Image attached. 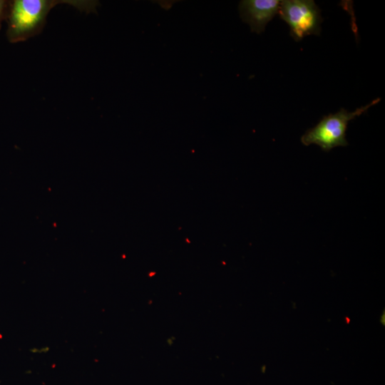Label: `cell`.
I'll return each mask as SVG.
<instances>
[{
    "instance_id": "277c9868",
    "label": "cell",
    "mask_w": 385,
    "mask_h": 385,
    "mask_svg": "<svg viewBox=\"0 0 385 385\" xmlns=\"http://www.w3.org/2000/svg\"><path fill=\"white\" fill-rule=\"evenodd\" d=\"M279 0H243L239 4L240 15L251 31L260 34L279 12Z\"/></svg>"
},
{
    "instance_id": "6da1fadb",
    "label": "cell",
    "mask_w": 385,
    "mask_h": 385,
    "mask_svg": "<svg viewBox=\"0 0 385 385\" xmlns=\"http://www.w3.org/2000/svg\"><path fill=\"white\" fill-rule=\"evenodd\" d=\"M66 4L87 13L96 11L97 1L90 0H11L6 18V37L18 43L39 34L49 11L56 5Z\"/></svg>"
},
{
    "instance_id": "3957f363",
    "label": "cell",
    "mask_w": 385,
    "mask_h": 385,
    "mask_svg": "<svg viewBox=\"0 0 385 385\" xmlns=\"http://www.w3.org/2000/svg\"><path fill=\"white\" fill-rule=\"evenodd\" d=\"M278 14L289 25L290 35L296 41L306 36L320 34L322 18L313 0L280 1Z\"/></svg>"
},
{
    "instance_id": "5b68a950",
    "label": "cell",
    "mask_w": 385,
    "mask_h": 385,
    "mask_svg": "<svg viewBox=\"0 0 385 385\" xmlns=\"http://www.w3.org/2000/svg\"><path fill=\"white\" fill-rule=\"evenodd\" d=\"M10 1L9 0H0V29L2 22L6 21L8 16Z\"/></svg>"
},
{
    "instance_id": "7a4b0ae2",
    "label": "cell",
    "mask_w": 385,
    "mask_h": 385,
    "mask_svg": "<svg viewBox=\"0 0 385 385\" xmlns=\"http://www.w3.org/2000/svg\"><path fill=\"white\" fill-rule=\"evenodd\" d=\"M379 101L380 98H376L354 111L341 108L335 113L323 116L314 127L307 130L301 137L302 143L306 146L316 144L325 152H329L337 146L348 145L346 130L349 122L366 113L369 108Z\"/></svg>"
}]
</instances>
